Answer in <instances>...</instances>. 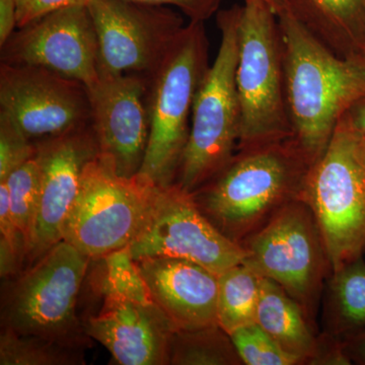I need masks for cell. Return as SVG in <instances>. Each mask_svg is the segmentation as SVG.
<instances>
[{
	"mask_svg": "<svg viewBox=\"0 0 365 365\" xmlns=\"http://www.w3.org/2000/svg\"><path fill=\"white\" fill-rule=\"evenodd\" d=\"M261 278L244 262L218 275L217 322L227 335L257 323Z\"/></svg>",
	"mask_w": 365,
	"mask_h": 365,
	"instance_id": "ffe728a7",
	"label": "cell"
},
{
	"mask_svg": "<svg viewBox=\"0 0 365 365\" xmlns=\"http://www.w3.org/2000/svg\"><path fill=\"white\" fill-rule=\"evenodd\" d=\"M4 181L9 189L11 215L29 253L40 202V167L36 155Z\"/></svg>",
	"mask_w": 365,
	"mask_h": 365,
	"instance_id": "cb8c5ba5",
	"label": "cell"
},
{
	"mask_svg": "<svg viewBox=\"0 0 365 365\" xmlns=\"http://www.w3.org/2000/svg\"><path fill=\"white\" fill-rule=\"evenodd\" d=\"M18 28L16 0H0V47H2Z\"/></svg>",
	"mask_w": 365,
	"mask_h": 365,
	"instance_id": "4dcf8cb0",
	"label": "cell"
},
{
	"mask_svg": "<svg viewBox=\"0 0 365 365\" xmlns=\"http://www.w3.org/2000/svg\"><path fill=\"white\" fill-rule=\"evenodd\" d=\"M354 133V132H353ZM356 135V134H355ZM357 143H359V153L360 160H361L362 165H364L365 169V140H362L360 139L359 136H357Z\"/></svg>",
	"mask_w": 365,
	"mask_h": 365,
	"instance_id": "836d02e7",
	"label": "cell"
},
{
	"mask_svg": "<svg viewBox=\"0 0 365 365\" xmlns=\"http://www.w3.org/2000/svg\"><path fill=\"white\" fill-rule=\"evenodd\" d=\"M0 113L38 143L91 124L88 88L38 66H0Z\"/></svg>",
	"mask_w": 365,
	"mask_h": 365,
	"instance_id": "7c38bea8",
	"label": "cell"
},
{
	"mask_svg": "<svg viewBox=\"0 0 365 365\" xmlns=\"http://www.w3.org/2000/svg\"><path fill=\"white\" fill-rule=\"evenodd\" d=\"M241 362L230 336L218 325L177 330L170 341L169 364L232 365Z\"/></svg>",
	"mask_w": 365,
	"mask_h": 365,
	"instance_id": "7402d4cb",
	"label": "cell"
},
{
	"mask_svg": "<svg viewBox=\"0 0 365 365\" xmlns=\"http://www.w3.org/2000/svg\"><path fill=\"white\" fill-rule=\"evenodd\" d=\"M157 189L143 175L120 176L114 163L98 153L83 170L78 196L62 227V241L91 260L130 246Z\"/></svg>",
	"mask_w": 365,
	"mask_h": 365,
	"instance_id": "52a82bcc",
	"label": "cell"
},
{
	"mask_svg": "<svg viewBox=\"0 0 365 365\" xmlns=\"http://www.w3.org/2000/svg\"><path fill=\"white\" fill-rule=\"evenodd\" d=\"M1 63L43 67L91 88L101 72L88 6L60 9L18 28L1 47Z\"/></svg>",
	"mask_w": 365,
	"mask_h": 365,
	"instance_id": "4fadbf2b",
	"label": "cell"
},
{
	"mask_svg": "<svg viewBox=\"0 0 365 365\" xmlns=\"http://www.w3.org/2000/svg\"><path fill=\"white\" fill-rule=\"evenodd\" d=\"M150 6H173L182 11L191 21H203L220 11L222 0H131Z\"/></svg>",
	"mask_w": 365,
	"mask_h": 365,
	"instance_id": "f546056e",
	"label": "cell"
},
{
	"mask_svg": "<svg viewBox=\"0 0 365 365\" xmlns=\"http://www.w3.org/2000/svg\"><path fill=\"white\" fill-rule=\"evenodd\" d=\"M313 165L294 138L237 150L194 199L223 235L242 245L281 207L302 199Z\"/></svg>",
	"mask_w": 365,
	"mask_h": 365,
	"instance_id": "7a4b0ae2",
	"label": "cell"
},
{
	"mask_svg": "<svg viewBox=\"0 0 365 365\" xmlns=\"http://www.w3.org/2000/svg\"><path fill=\"white\" fill-rule=\"evenodd\" d=\"M235 83L241 108L237 150L292 138L277 14L258 0L240 6Z\"/></svg>",
	"mask_w": 365,
	"mask_h": 365,
	"instance_id": "5b68a950",
	"label": "cell"
},
{
	"mask_svg": "<svg viewBox=\"0 0 365 365\" xmlns=\"http://www.w3.org/2000/svg\"><path fill=\"white\" fill-rule=\"evenodd\" d=\"M91 0H16L18 28L67 7L88 6Z\"/></svg>",
	"mask_w": 365,
	"mask_h": 365,
	"instance_id": "f1b7e54d",
	"label": "cell"
},
{
	"mask_svg": "<svg viewBox=\"0 0 365 365\" xmlns=\"http://www.w3.org/2000/svg\"><path fill=\"white\" fill-rule=\"evenodd\" d=\"M230 336L242 364L294 365L302 361L284 351L259 324L242 327Z\"/></svg>",
	"mask_w": 365,
	"mask_h": 365,
	"instance_id": "484cf974",
	"label": "cell"
},
{
	"mask_svg": "<svg viewBox=\"0 0 365 365\" xmlns=\"http://www.w3.org/2000/svg\"><path fill=\"white\" fill-rule=\"evenodd\" d=\"M334 299L340 318L352 327L365 326V263L360 259L334 273Z\"/></svg>",
	"mask_w": 365,
	"mask_h": 365,
	"instance_id": "d4e9b609",
	"label": "cell"
},
{
	"mask_svg": "<svg viewBox=\"0 0 365 365\" xmlns=\"http://www.w3.org/2000/svg\"><path fill=\"white\" fill-rule=\"evenodd\" d=\"M26 246L14 223L9 207L6 182L0 181V274L2 278L14 277L20 273L26 261Z\"/></svg>",
	"mask_w": 365,
	"mask_h": 365,
	"instance_id": "4316f807",
	"label": "cell"
},
{
	"mask_svg": "<svg viewBox=\"0 0 365 365\" xmlns=\"http://www.w3.org/2000/svg\"><path fill=\"white\" fill-rule=\"evenodd\" d=\"M204 24H186L162 64L150 76V140L138 174L157 186H169L176 181L189 138L194 102L210 66Z\"/></svg>",
	"mask_w": 365,
	"mask_h": 365,
	"instance_id": "277c9868",
	"label": "cell"
},
{
	"mask_svg": "<svg viewBox=\"0 0 365 365\" xmlns=\"http://www.w3.org/2000/svg\"><path fill=\"white\" fill-rule=\"evenodd\" d=\"M257 324L284 351L302 361L313 359L318 344L304 317L299 302L275 281L262 277Z\"/></svg>",
	"mask_w": 365,
	"mask_h": 365,
	"instance_id": "d6986e66",
	"label": "cell"
},
{
	"mask_svg": "<svg viewBox=\"0 0 365 365\" xmlns=\"http://www.w3.org/2000/svg\"><path fill=\"white\" fill-rule=\"evenodd\" d=\"M136 262L151 299L177 330L218 325V275L182 259L153 257Z\"/></svg>",
	"mask_w": 365,
	"mask_h": 365,
	"instance_id": "e0dca14e",
	"label": "cell"
},
{
	"mask_svg": "<svg viewBox=\"0 0 365 365\" xmlns=\"http://www.w3.org/2000/svg\"><path fill=\"white\" fill-rule=\"evenodd\" d=\"M364 58H365V52L364 53Z\"/></svg>",
	"mask_w": 365,
	"mask_h": 365,
	"instance_id": "d590c367",
	"label": "cell"
},
{
	"mask_svg": "<svg viewBox=\"0 0 365 365\" xmlns=\"http://www.w3.org/2000/svg\"><path fill=\"white\" fill-rule=\"evenodd\" d=\"M357 352H359V355L361 357L362 360L365 361V335L359 341V344H357Z\"/></svg>",
	"mask_w": 365,
	"mask_h": 365,
	"instance_id": "e575fe53",
	"label": "cell"
},
{
	"mask_svg": "<svg viewBox=\"0 0 365 365\" xmlns=\"http://www.w3.org/2000/svg\"><path fill=\"white\" fill-rule=\"evenodd\" d=\"M88 90L98 153L114 163L120 176H135L143 167L150 140V78L140 74L101 76Z\"/></svg>",
	"mask_w": 365,
	"mask_h": 365,
	"instance_id": "5bb4252c",
	"label": "cell"
},
{
	"mask_svg": "<svg viewBox=\"0 0 365 365\" xmlns=\"http://www.w3.org/2000/svg\"><path fill=\"white\" fill-rule=\"evenodd\" d=\"M96 260L100 264L93 284L103 299L117 297L137 302H153L129 247L116 250Z\"/></svg>",
	"mask_w": 365,
	"mask_h": 365,
	"instance_id": "603a6c76",
	"label": "cell"
},
{
	"mask_svg": "<svg viewBox=\"0 0 365 365\" xmlns=\"http://www.w3.org/2000/svg\"><path fill=\"white\" fill-rule=\"evenodd\" d=\"M302 199L313 211L333 273L365 246V169L357 137L340 120L309 172Z\"/></svg>",
	"mask_w": 365,
	"mask_h": 365,
	"instance_id": "ba28073f",
	"label": "cell"
},
{
	"mask_svg": "<svg viewBox=\"0 0 365 365\" xmlns=\"http://www.w3.org/2000/svg\"><path fill=\"white\" fill-rule=\"evenodd\" d=\"M258 1L267 4L275 11L276 14L281 13L287 7V0H258Z\"/></svg>",
	"mask_w": 365,
	"mask_h": 365,
	"instance_id": "d6a6232c",
	"label": "cell"
},
{
	"mask_svg": "<svg viewBox=\"0 0 365 365\" xmlns=\"http://www.w3.org/2000/svg\"><path fill=\"white\" fill-rule=\"evenodd\" d=\"M40 167V202L29 265L62 241V227L81 188L83 170L97 157L98 146L91 124L36 143Z\"/></svg>",
	"mask_w": 365,
	"mask_h": 365,
	"instance_id": "9a60e30c",
	"label": "cell"
},
{
	"mask_svg": "<svg viewBox=\"0 0 365 365\" xmlns=\"http://www.w3.org/2000/svg\"><path fill=\"white\" fill-rule=\"evenodd\" d=\"M97 33L101 76L150 78L162 64L185 24L168 6L131 0H91Z\"/></svg>",
	"mask_w": 365,
	"mask_h": 365,
	"instance_id": "8fae6325",
	"label": "cell"
},
{
	"mask_svg": "<svg viewBox=\"0 0 365 365\" xmlns=\"http://www.w3.org/2000/svg\"><path fill=\"white\" fill-rule=\"evenodd\" d=\"M135 260L153 257L182 259L220 275L242 263L246 250L222 234L199 208L193 194L179 185L158 186L140 232L131 242Z\"/></svg>",
	"mask_w": 365,
	"mask_h": 365,
	"instance_id": "9c48e42d",
	"label": "cell"
},
{
	"mask_svg": "<svg viewBox=\"0 0 365 365\" xmlns=\"http://www.w3.org/2000/svg\"><path fill=\"white\" fill-rule=\"evenodd\" d=\"M342 120L354 134L365 140V95L351 106Z\"/></svg>",
	"mask_w": 365,
	"mask_h": 365,
	"instance_id": "1f68e13d",
	"label": "cell"
},
{
	"mask_svg": "<svg viewBox=\"0 0 365 365\" xmlns=\"http://www.w3.org/2000/svg\"><path fill=\"white\" fill-rule=\"evenodd\" d=\"M91 260L59 242L2 288L1 326L14 332L83 345L76 304Z\"/></svg>",
	"mask_w": 365,
	"mask_h": 365,
	"instance_id": "8992f818",
	"label": "cell"
},
{
	"mask_svg": "<svg viewBox=\"0 0 365 365\" xmlns=\"http://www.w3.org/2000/svg\"><path fill=\"white\" fill-rule=\"evenodd\" d=\"M245 264L281 285L300 306H311L329 264L313 211L304 199L281 207L242 242Z\"/></svg>",
	"mask_w": 365,
	"mask_h": 365,
	"instance_id": "30bf717a",
	"label": "cell"
},
{
	"mask_svg": "<svg viewBox=\"0 0 365 365\" xmlns=\"http://www.w3.org/2000/svg\"><path fill=\"white\" fill-rule=\"evenodd\" d=\"M86 335L111 353L121 365L170 364V345L177 329L155 304L107 297L98 314L83 324Z\"/></svg>",
	"mask_w": 365,
	"mask_h": 365,
	"instance_id": "2e32d148",
	"label": "cell"
},
{
	"mask_svg": "<svg viewBox=\"0 0 365 365\" xmlns=\"http://www.w3.org/2000/svg\"><path fill=\"white\" fill-rule=\"evenodd\" d=\"M33 143L6 115L0 113V181L35 157Z\"/></svg>",
	"mask_w": 365,
	"mask_h": 365,
	"instance_id": "83f0119b",
	"label": "cell"
},
{
	"mask_svg": "<svg viewBox=\"0 0 365 365\" xmlns=\"http://www.w3.org/2000/svg\"><path fill=\"white\" fill-rule=\"evenodd\" d=\"M81 346L2 328L0 334V364H85Z\"/></svg>",
	"mask_w": 365,
	"mask_h": 365,
	"instance_id": "44dd1931",
	"label": "cell"
},
{
	"mask_svg": "<svg viewBox=\"0 0 365 365\" xmlns=\"http://www.w3.org/2000/svg\"><path fill=\"white\" fill-rule=\"evenodd\" d=\"M277 21L292 138L314 163L346 112L365 95V58L337 56L288 7Z\"/></svg>",
	"mask_w": 365,
	"mask_h": 365,
	"instance_id": "6da1fadb",
	"label": "cell"
},
{
	"mask_svg": "<svg viewBox=\"0 0 365 365\" xmlns=\"http://www.w3.org/2000/svg\"><path fill=\"white\" fill-rule=\"evenodd\" d=\"M220 44L197 93L188 141L176 184L195 193L232 160L241 131L235 73L239 57L240 6L216 14Z\"/></svg>",
	"mask_w": 365,
	"mask_h": 365,
	"instance_id": "3957f363",
	"label": "cell"
},
{
	"mask_svg": "<svg viewBox=\"0 0 365 365\" xmlns=\"http://www.w3.org/2000/svg\"><path fill=\"white\" fill-rule=\"evenodd\" d=\"M295 18L342 58L365 52V0H287Z\"/></svg>",
	"mask_w": 365,
	"mask_h": 365,
	"instance_id": "ac0fdd59",
	"label": "cell"
}]
</instances>
